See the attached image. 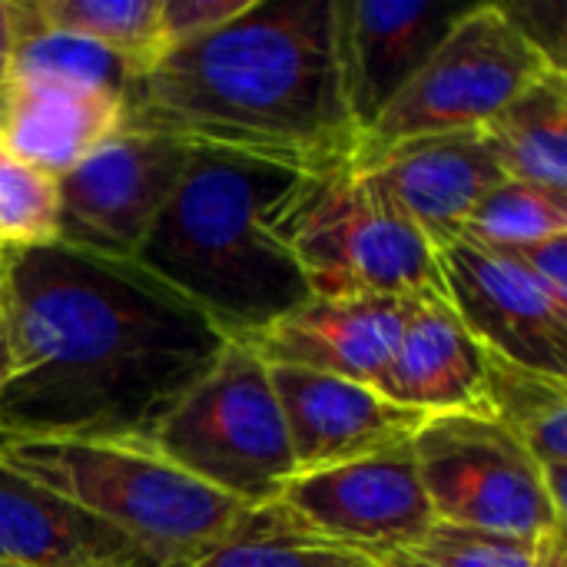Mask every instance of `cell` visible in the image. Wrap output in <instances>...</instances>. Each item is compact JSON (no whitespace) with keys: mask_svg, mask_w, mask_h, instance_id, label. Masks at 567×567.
Wrapping results in <instances>:
<instances>
[{"mask_svg":"<svg viewBox=\"0 0 567 567\" xmlns=\"http://www.w3.org/2000/svg\"><path fill=\"white\" fill-rule=\"evenodd\" d=\"M229 336L133 259L10 249L0 442L150 445Z\"/></svg>","mask_w":567,"mask_h":567,"instance_id":"cell-1","label":"cell"},{"mask_svg":"<svg viewBox=\"0 0 567 567\" xmlns=\"http://www.w3.org/2000/svg\"><path fill=\"white\" fill-rule=\"evenodd\" d=\"M123 130L302 173L355 166L336 0H252L229 23L159 53L126 90Z\"/></svg>","mask_w":567,"mask_h":567,"instance_id":"cell-2","label":"cell"},{"mask_svg":"<svg viewBox=\"0 0 567 567\" xmlns=\"http://www.w3.org/2000/svg\"><path fill=\"white\" fill-rule=\"evenodd\" d=\"M292 166L189 146L183 176L133 262L229 339H252L312 289L292 249L309 179Z\"/></svg>","mask_w":567,"mask_h":567,"instance_id":"cell-3","label":"cell"},{"mask_svg":"<svg viewBox=\"0 0 567 567\" xmlns=\"http://www.w3.org/2000/svg\"><path fill=\"white\" fill-rule=\"evenodd\" d=\"M0 465L123 532L166 567H193L246 515L150 445L0 442Z\"/></svg>","mask_w":567,"mask_h":567,"instance_id":"cell-4","label":"cell"},{"mask_svg":"<svg viewBox=\"0 0 567 567\" xmlns=\"http://www.w3.org/2000/svg\"><path fill=\"white\" fill-rule=\"evenodd\" d=\"M150 449L243 508L279 502L296 478L269 369L239 339H229L219 362L186 392Z\"/></svg>","mask_w":567,"mask_h":567,"instance_id":"cell-5","label":"cell"},{"mask_svg":"<svg viewBox=\"0 0 567 567\" xmlns=\"http://www.w3.org/2000/svg\"><path fill=\"white\" fill-rule=\"evenodd\" d=\"M292 249L322 299L442 292L439 249L355 166L309 179Z\"/></svg>","mask_w":567,"mask_h":567,"instance_id":"cell-6","label":"cell"},{"mask_svg":"<svg viewBox=\"0 0 567 567\" xmlns=\"http://www.w3.org/2000/svg\"><path fill=\"white\" fill-rule=\"evenodd\" d=\"M548 70L555 66L505 17L502 3H472L419 76L359 140L355 166L412 136L478 130Z\"/></svg>","mask_w":567,"mask_h":567,"instance_id":"cell-7","label":"cell"},{"mask_svg":"<svg viewBox=\"0 0 567 567\" xmlns=\"http://www.w3.org/2000/svg\"><path fill=\"white\" fill-rule=\"evenodd\" d=\"M412 455L435 522L515 535H565L542 465L488 415H432L412 439Z\"/></svg>","mask_w":567,"mask_h":567,"instance_id":"cell-8","label":"cell"},{"mask_svg":"<svg viewBox=\"0 0 567 567\" xmlns=\"http://www.w3.org/2000/svg\"><path fill=\"white\" fill-rule=\"evenodd\" d=\"M189 143L120 130L56 179V243L110 259H133L169 203Z\"/></svg>","mask_w":567,"mask_h":567,"instance_id":"cell-9","label":"cell"},{"mask_svg":"<svg viewBox=\"0 0 567 567\" xmlns=\"http://www.w3.org/2000/svg\"><path fill=\"white\" fill-rule=\"evenodd\" d=\"M279 502L319 535L375 565L412 548L435 525L412 442L359 462L296 475Z\"/></svg>","mask_w":567,"mask_h":567,"instance_id":"cell-10","label":"cell"},{"mask_svg":"<svg viewBox=\"0 0 567 567\" xmlns=\"http://www.w3.org/2000/svg\"><path fill=\"white\" fill-rule=\"evenodd\" d=\"M442 296L475 342L515 365L567 382V309L508 256L468 239L439 249Z\"/></svg>","mask_w":567,"mask_h":567,"instance_id":"cell-11","label":"cell"},{"mask_svg":"<svg viewBox=\"0 0 567 567\" xmlns=\"http://www.w3.org/2000/svg\"><path fill=\"white\" fill-rule=\"evenodd\" d=\"M472 3L336 0V66L359 140L432 60Z\"/></svg>","mask_w":567,"mask_h":567,"instance_id":"cell-12","label":"cell"},{"mask_svg":"<svg viewBox=\"0 0 567 567\" xmlns=\"http://www.w3.org/2000/svg\"><path fill=\"white\" fill-rule=\"evenodd\" d=\"M266 369L286 419L296 475L409 445L429 422V415L339 375L289 365Z\"/></svg>","mask_w":567,"mask_h":567,"instance_id":"cell-13","label":"cell"},{"mask_svg":"<svg viewBox=\"0 0 567 567\" xmlns=\"http://www.w3.org/2000/svg\"><path fill=\"white\" fill-rule=\"evenodd\" d=\"M355 169L435 249L462 239L472 209L505 179L478 130L412 136Z\"/></svg>","mask_w":567,"mask_h":567,"instance_id":"cell-14","label":"cell"},{"mask_svg":"<svg viewBox=\"0 0 567 567\" xmlns=\"http://www.w3.org/2000/svg\"><path fill=\"white\" fill-rule=\"evenodd\" d=\"M412 299L395 296H309L246 346L266 365H289L339 375L379 392L399 349Z\"/></svg>","mask_w":567,"mask_h":567,"instance_id":"cell-15","label":"cell"},{"mask_svg":"<svg viewBox=\"0 0 567 567\" xmlns=\"http://www.w3.org/2000/svg\"><path fill=\"white\" fill-rule=\"evenodd\" d=\"M379 392L422 415H488L485 349L442 292L412 299ZM492 419V415H488Z\"/></svg>","mask_w":567,"mask_h":567,"instance_id":"cell-16","label":"cell"},{"mask_svg":"<svg viewBox=\"0 0 567 567\" xmlns=\"http://www.w3.org/2000/svg\"><path fill=\"white\" fill-rule=\"evenodd\" d=\"M0 567H166L123 532L0 465Z\"/></svg>","mask_w":567,"mask_h":567,"instance_id":"cell-17","label":"cell"},{"mask_svg":"<svg viewBox=\"0 0 567 567\" xmlns=\"http://www.w3.org/2000/svg\"><path fill=\"white\" fill-rule=\"evenodd\" d=\"M120 130L123 103L113 96L10 76L0 83V146L53 179Z\"/></svg>","mask_w":567,"mask_h":567,"instance_id":"cell-18","label":"cell"},{"mask_svg":"<svg viewBox=\"0 0 567 567\" xmlns=\"http://www.w3.org/2000/svg\"><path fill=\"white\" fill-rule=\"evenodd\" d=\"M485 146L508 179L567 196V73L548 70L485 126Z\"/></svg>","mask_w":567,"mask_h":567,"instance_id":"cell-19","label":"cell"},{"mask_svg":"<svg viewBox=\"0 0 567 567\" xmlns=\"http://www.w3.org/2000/svg\"><path fill=\"white\" fill-rule=\"evenodd\" d=\"M10 20H13L10 56H7L10 80L113 96L120 103L126 100L136 70L123 53L43 23L33 13L30 0H10Z\"/></svg>","mask_w":567,"mask_h":567,"instance_id":"cell-20","label":"cell"},{"mask_svg":"<svg viewBox=\"0 0 567 567\" xmlns=\"http://www.w3.org/2000/svg\"><path fill=\"white\" fill-rule=\"evenodd\" d=\"M488 415L542 465L555 505H567V382L515 365L485 349Z\"/></svg>","mask_w":567,"mask_h":567,"instance_id":"cell-21","label":"cell"},{"mask_svg":"<svg viewBox=\"0 0 567 567\" xmlns=\"http://www.w3.org/2000/svg\"><path fill=\"white\" fill-rule=\"evenodd\" d=\"M193 567H379L372 558L319 535L282 502L246 508L233 532Z\"/></svg>","mask_w":567,"mask_h":567,"instance_id":"cell-22","label":"cell"},{"mask_svg":"<svg viewBox=\"0 0 567 567\" xmlns=\"http://www.w3.org/2000/svg\"><path fill=\"white\" fill-rule=\"evenodd\" d=\"M565 535L515 538L435 522L412 548L379 567H565Z\"/></svg>","mask_w":567,"mask_h":567,"instance_id":"cell-23","label":"cell"},{"mask_svg":"<svg viewBox=\"0 0 567 567\" xmlns=\"http://www.w3.org/2000/svg\"><path fill=\"white\" fill-rule=\"evenodd\" d=\"M33 13L66 33L123 53L136 76L159 56V0H30ZM133 76V80H136Z\"/></svg>","mask_w":567,"mask_h":567,"instance_id":"cell-24","label":"cell"},{"mask_svg":"<svg viewBox=\"0 0 567 567\" xmlns=\"http://www.w3.org/2000/svg\"><path fill=\"white\" fill-rule=\"evenodd\" d=\"M551 236H567V196L508 176L482 196L462 229V239L488 249L528 246Z\"/></svg>","mask_w":567,"mask_h":567,"instance_id":"cell-25","label":"cell"},{"mask_svg":"<svg viewBox=\"0 0 567 567\" xmlns=\"http://www.w3.org/2000/svg\"><path fill=\"white\" fill-rule=\"evenodd\" d=\"M56 243V179L0 146V252Z\"/></svg>","mask_w":567,"mask_h":567,"instance_id":"cell-26","label":"cell"},{"mask_svg":"<svg viewBox=\"0 0 567 567\" xmlns=\"http://www.w3.org/2000/svg\"><path fill=\"white\" fill-rule=\"evenodd\" d=\"M252 0H159V20H156L159 53L229 23Z\"/></svg>","mask_w":567,"mask_h":567,"instance_id":"cell-27","label":"cell"},{"mask_svg":"<svg viewBox=\"0 0 567 567\" xmlns=\"http://www.w3.org/2000/svg\"><path fill=\"white\" fill-rule=\"evenodd\" d=\"M495 252L508 256L528 279H535L558 306L567 309V236H551V239H538L528 246H508V249H495Z\"/></svg>","mask_w":567,"mask_h":567,"instance_id":"cell-28","label":"cell"},{"mask_svg":"<svg viewBox=\"0 0 567 567\" xmlns=\"http://www.w3.org/2000/svg\"><path fill=\"white\" fill-rule=\"evenodd\" d=\"M10 37H13V20H10V0H0V83H3V76H7Z\"/></svg>","mask_w":567,"mask_h":567,"instance_id":"cell-29","label":"cell"},{"mask_svg":"<svg viewBox=\"0 0 567 567\" xmlns=\"http://www.w3.org/2000/svg\"><path fill=\"white\" fill-rule=\"evenodd\" d=\"M3 286H7V252H0V302H3Z\"/></svg>","mask_w":567,"mask_h":567,"instance_id":"cell-30","label":"cell"}]
</instances>
